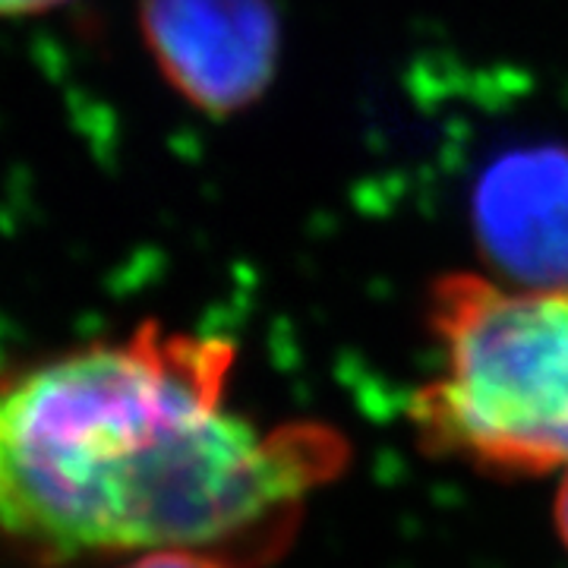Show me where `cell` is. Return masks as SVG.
Instances as JSON below:
<instances>
[{"instance_id":"1","label":"cell","mask_w":568,"mask_h":568,"mask_svg":"<svg viewBox=\"0 0 568 568\" xmlns=\"http://www.w3.org/2000/svg\"><path fill=\"white\" fill-rule=\"evenodd\" d=\"M237 351L142 325L0 383V547L39 562L193 549L278 556L306 499L347 462L323 424L227 407Z\"/></svg>"},{"instance_id":"2","label":"cell","mask_w":568,"mask_h":568,"mask_svg":"<svg viewBox=\"0 0 568 568\" xmlns=\"http://www.w3.org/2000/svg\"><path fill=\"white\" fill-rule=\"evenodd\" d=\"M424 320L436 373L410 398L420 446L496 474L568 467V282L446 272Z\"/></svg>"},{"instance_id":"3","label":"cell","mask_w":568,"mask_h":568,"mask_svg":"<svg viewBox=\"0 0 568 568\" xmlns=\"http://www.w3.org/2000/svg\"><path fill=\"white\" fill-rule=\"evenodd\" d=\"M140 22L171 89L212 118L253 108L275 80L282 29L272 0H142Z\"/></svg>"},{"instance_id":"4","label":"cell","mask_w":568,"mask_h":568,"mask_svg":"<svg viewBox=\"0 0 568 568\" xmlns=\"http://www.w3.org/2000/svg\"><path fill=\"white\" fill-rule=\"evenodd\" d=\"M477 227L511 284L568 282V155L499 164L477 196Z\"/></svg>"},{"instance_id":"5","label":"cell","mask_w":568,"mask_h":568,"mask_svg":"<svg viewBox=\"0 0 568 568\" xmlns=\"http://www.w3.org/2000/svg\"><path fill=\"white\" fill-rule=\"evenodd\" d=\"M123 568H234L224 559L193 552V549H159V552H142L133 556Z\"/></svg>"},{"instance_id":"6","label":"cell","mask_w":568,"mask_h":568,"mask_svg":"<svg viewBox=\"0 0 568 568\" xmlns=\"http://www.w3.org/2000/svg\"><path fill=\"white\" fill-rule=\"evenodd\" d=\"M63 0H0V17H26V13H41L51 10Z\"/></svg>"},{"instance_id":"7","label":"cell","mask_w":568,"mask_h":568,"mask_svg":"<svg viewBox=\"0 0 568 568\" xmlns=\"http://www.w3.org/2000/svg\"><path fill=\"white\" fill-rule=\"evenodd\" d=\"M556 528L568 547V467H562V484H559V496H556Z\"/></svg>"}]
</instances>
